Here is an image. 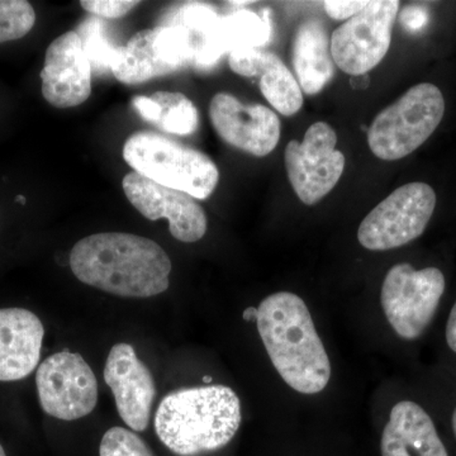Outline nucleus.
I'll return each instance as SVG.
<instances>
[{
    "label": "nucleus",
    "instance_id": "nucleus-1",
    "mask_svg": "<svg viewBox=\"0 0 456 456\" xmlns=\"http://www.w3.org/2000/svg\"><path fill=\"white\" fill-rule=\"evenodd\" d=\"M70 268L82 283L126 298H150L170 285L171 260L164 248L132 233L84 237L71 250Z\"/></svg>",
    "mask_w": 456,
    "mask_h": 456
},
{
    "label": "nucleus",
    "instance_id": "nucleus-2",
    "mask_svg": "<svg viewBox=\"0 0 456 456\" xmlns=\"http://www.w3.org/2000/svg\"><path fill=\"white\" fill-rule=\"evenodd\" d=\"M257 331L285 383L303 395H317L331 378V362L305 301L278 292L257 308Z\"/></svg>",
    "mask_w": 456,
    "mask_h": 456
},
{
    "label": "nucleus",
    "instance_id": "nucleus-3",
    "mask_svg": "<svg viewBox=\"0 0 456 456\" xmlns=\"http://www.w3.org/2000/svg\"><path fill=\"white\" fill-rule=\"evenodd\" d=\"M241 422V402L235 391L217 384L165 395L155 415V431L174 454L198 456L228 445Z\"/></svg>",
    "mask_w": 456,
    "mask_h": 456
},
{
    "label": "nucleus",
    "instance_id": "nucleus-4",
    "mask_svg": "<svg viewBox=\"0 0 456 456\" xmlns=\"http://www.w3.org/2000/svg\"><path fill=\"white\" fill-rule=\"evenodd\" d=\"M123 159L141 175L194 200L212 196L220 180L217 165L209 156L156 132L131 134L123 146Z\"/></svg>",
    "mask_w": 456,
    "mask_h": 456
},
{
    "label": "nucleus",
    "instance_id": "nucleus-5",
    "mask_svg": "<svg viewBox=\"0 0 456 456\" xmlns=\"http://www.w3.org/2000/svg\"><path fill=\"white\" fill-rule=\"evenodd\" d=\"M445 113V99L436 86L417 84L375 117L368 145L380 160H401L424 145Z\"/></svg>",
    "mask_w": 456,
    "mask_h": 456
},
{
    "label": "nucleus",
    "instance_id": "nucleus-6",
    "mask_svg": "<svg viewBox=\"0 0 456 456\" xmlns=\"http://www.w3.org/2000/svg\"><path fill=\"white\" fill-rule=\"evenodd\" d=\"M445 277L437 268L417 270L407 263L389 270L380 302L389 325L404 340L424 334L445 292Z\"/></svg>",
    "mask_w": 456,
    "mask_h": 456
},
{
    "label": "nucleus",
    "instance_id": "nucleus-7",
    "mask_svg": "<svg viewBox=\"0 0 456 456\" xmlns=\"http://www.w3.org/2000/svg\"><path fill=\"white\" fill-rule=\"evenodd\" d=\"M436 207V194L425 183L402 185L362 220L358 240L370 251L401 248L425 232Z\"/></svg>",
    "mask_w": 456,
    "mask_h": 456
},
{
    "label": "nucleus",
    "instance_id": "nucleus-8",
    "mask_svg": "<svg viewBox=\"0 0 456 456\" xmlns=\"http://www.w3.org/2000/svg\"><path fill=\"white\" fill-rule=\"evenodd\" d=\"M398 9L397 0H373L338 27L331 36L335 65L351 77L368 74L379 65L391 46Z\"/></svg>",
    "mask_w": 456,
    "mask_h": 456
},
{
    "label": "nucleus",
    "instance_id": "nucleus-9",
    "mask_svg": "<svg viewBox=\"0 0 456 456\" xmlns=\"http://www.w3.org/2000/svg\"><path fill=\"white\" fill-rule=\"evenodd\" d=\"M338 134L325 122L312 125L299 143L292 140L285 147L288 179L297 196L307 206L325 198L340 180L345 156L336 150Z\"/></svg>",
    "mask_w": 456,
    "mask_h": 456
},
{
    "label": "nucleus",
    "instance_id": "nucleus-10",
    "mask_svg": "<svg viewBox=\"0 0 456 456\" xmlns=\"http://www.w3.org/2000/svg\"><path fill=\"white\" fill-rule=\"evenodd\" d=\"M42 410L62 421L90 415L97 406L98 382L83 356L60 351L42 362L36 373Z\"/></svg>",
    "mask_w": 456,
    "mask_h": 456
},
{
    "label": "nucleus",
    "instance_id": "nucleus-11",
    "mask_svg": "<svg viewBox=\"0 0 456 456\" xmlns=\"http://www.w3.org/2000/svg\"><path fill=\"white\" fill-rule=\"evenodd\" d=\"M122 187L132 206L147 220L167 218L174 239L191 244L206 235V213L188 193L158 184L136 171L123 178Z\"/></svg>",
    "mask_w": 456,
    "mask_h": 456
},
{
    "label": "nucleus",
    "instance_id": "nucleus-12",
    "mask_svg": "<svg viewBox=\"0 0 456 456\" xmlns=\"http://www.w3.org/2000/svg\"><path fill=\"white\" fill-rule=\"evenodd\" d=\"M213 128L228 145L264 158L281 140V119L263 104H244L228 93H217L209 104Z\"/></svg>",
    "mask_w": 456,
    "mask_h": 456
},
{
    "label": "nucleus",
    "instance_id": "nucleus-13",
    "mask_svg": "<svg viewBox=\"0 0 456 456\" xmlns=\"http://www.w3.org/2000/svg\"><path fill=\"white\" fill-rule=\"evenodd\" d=\"M104 380L112 389L123 422L131 430L145 431L156 395L154 377L130 344L119 342L110 349Z\"/></svg>",
    "mask_w": 456,
    "mask_h": 456
},
{
    "label": "nucleus",
    "instance_id": "nucleus-14",
    "mask_svg": "<svg viewBox=\"0 0 456 456\" xmlns=\"http://www.w3.org/2000/svg\"><path fill=\"white\" fill-rule=\"evenodd\" d=\"M92 73L79 35L66 32L47 47L40 75L42 95L56 108L80 106L92 94Z\"/></svg>",
    "mask_w": 456,
    "mask_h": 456
},
{
    "label": "nucleus",
    "instance_id": "nucleus-15",
    "mask_svg": "<svg viewBox=\"0 0 456 456\" xmlns=\"http://www.w3.org/2000/svg\"><path fill=\"white\" fill-rule=\"evenodd\" d=\"M45 329L23 308L0 310V382L25 379L37 368Z\"/></svg>",
    "mask_w": 456,
    "mask_h": 456
},
{
    "label": "nucleus",
    "instance_id": "nucleus-16",
    "mask_svg": "<svg viewBox=\"0 0 456 456\" xmlns=\"http://www.w3.org/2000/svg\"><path fill=\"white\" fill-rule=\"evenodd\" d=\"M380 449L382 456H449L431 417L412 401L392 408Z\"/></svg>",
    "mask_w": 456,
    "mask_h": 456
},
{
    "label": "nucleus",
    "instance_id": "nucleus-17",
    "mask_svg": "<svg viewBox=\"0 0 456 456\" xmlns=\"http://www.w3.org/2000/svg\"><path fill=\"white\" fill-rule=\"evenodd\" d=\"M270 35L269 9H263L259 14L246 9L237 11L220 18L218 25L197 50L194 64L200 68H211L226 53L237 49H261L268 44Z\"/></svg>",
    "mask_w": 456,
    "mask_h": 456
},
{
    "label": "nucleus",
    "instance_id": "nucleus-18",
    "mask_svg": "<svg viewBox=\"0 0 456 456\" xmlns=\"http://www.w3.org/2000/svg\"><path fill=\"white\" fill-rule=\"evenodd\" d=\"M292 62L302 92L316 95L335 77L331 38L320 20L303 22L294 36Z\"/></svg>",
    "mask_w": 456,
    "mask_h": 456
},
{
    "label": "nucleus",
    "instance_id": "nucleus-19",
    "mask_svg": "<svg viewBox=\"0 0 456 456\" xmlns=\"http://www.w3.org/2000/svg\"><path fill=\"white\" fill-rule=\"evenodd\" d=\"M110 71L118 82L136 86L176 70L161 53L154 28L137 32L125 46L119 47Z\"/></svg>",
    "mask_w": 456,
    "mask_h": 456
},
{
    "label": "nucleus",
    "instance_id": "nucleus-20",
    "mask_svg": "<svg viewBox=\"0 0 456 456\" xmlns=\"http://www.w3.org/2000/svg\"><path fill=\"white\" fill-rule=\"evenodd\" d=\"M260 90L264 97L279 113L285 117L298 113L303 106V92L296 77L281 61V57L273 53L268 66L261 74Z\"/></svg>",
    "mask_w": 456,
    "mask_h": 456
},
{
    "label": "nucleus",
    "instance_id": "nucleus-21",
    "mask_svg": "<svg viewBox=\"0 0 456 456\" xmlns=\"http://www.w3.org/2000/svg\"><path fill=\"white\" fill-rule=\"evenodd\" d=\"M161 106V116L156 123L160 130L178 136L194 134L200 126V114L191 99L182 93L158 92L151 95Z\"/></svg>",
    "mask_w": 456,
    "mask_h": 456
},
{
    "label": "nucleus",
    "instance_id": "nucleus-22",
    "mask_svg": "<svg viewBox=\"0 0 456 456\" xmlns=\"http://www.w3.org/2000/svg\"><path fill=\"white\" fill-rule=\"evenodd\" d=\"M77 33L82 40L84 53L93 70L98 74L110 71V66L121 46L114 44L110 36H108L106 23L101 18L89 17L80 25Z\"/></svg>",
    "mask_w": 456,
    "mask_h": 456
},
{
    "label": "nucleus",
    "instance_id": "nucleus-23",
    "mask_svg": "<svg viewBox=\"0 0 456 456\" xmlns=\"http://www.w3.org/2000/svg\"><path fill=\"white\" fill-rule=\"evenodd\" d=\"M36 23V12L26 0H0V44L25 37Z\"/></svg>",
    "mask_w": 456,
    "mask_h": 456
},
{
    "label": "nucleus",
    "instance_id": "nucleus-24",
    "mask_svg": "<svg viewBox=\"0 0 456 456\" xmlns=\"http://www.w3.org/2000/svg\"><path fill=\"white\" fill-rule=\"evenodd\" d=\"M220 18L217 12L209 5L189 3L176 11L173 17V22L167 23V25L180 26L187 29L196 40L198 50L200 44L211 35L213 29L218 25Z\"/></svg>",
    "mask_w": 456,
    "mask_h": 456
},
{
    "label": "nucleus",
    "instance_id": "nucleus-25",
    "mask_svg": "<svg viewBox=\"0 0 456 456\" xmlns=\"http://www.w3.org/2000/svg\"><path fill=\"white\" fill-rule=\"evenodd\" d=\"M99 456H154L139 435L123 428H110L102 437Z\"/></svg>",
    "mask_w": 456,
    "mask_h": 456
},
{
    "label": "nucleus",
    "instance_id": "nucleus-26",
    "mask_svg": "<svg viewBox=\"0 0 456 456\" xmlns=\"http://www.w3.org/2000/svg\"><path fill=\"white\" fill-rule=\"evenodd\" d=\"M273 53L263 49H237L230 53L228 64L233 73L245 77H260Z\"/></svg>",
    "mask_w": 456,
    "mask_h": 456
},
{
    "label": "nucleus",
    "instance_id": "nucleus-27",
    "mask_svg": "<svg viewBox=\"0 0 456 456\" xmlns=\"http://www.w3.org/2000/svg\"><path fill=\"white\" fill-rule=\"evenodd\" d=\"M140 2L131 0H82L80 5L98 18H122L136 8Z\"/></svg>",
    "mask_w": 456,
    "mask_h": 456
},
{
    "label": "nucleus",
    "instance_id": "nucleus-28",
    "mask_svg": "<svg viewBox=\"0 0 456 456\" xmlns=\"http://www.w3.org/2000/svg\"><path fill=\"white\" fill-rule=\"evenodd\" d=\"M368 2H354V0H327L325 12L327 16L335 20H350L367 7Z\"/></svg>",
    "mask_w": 456,
    "mask_h": 456
},
{
    "label": "nucleus",
    "instance_id": "nucleus-29",
    "mask_svg": "<svg viewBox=\"0 0 456 456\" xmlns=\"http://www.w3.org/2000/svg\"><path fill=\"white\" fill-rule=\"evenodd\" d=\"M399 22L410 32H419L428 22V12L419 5H410L399 14Z\"/></svg>",
    "mask_w": 456,
    "mask_h": 456
},
{
    "label": "nucleus",
    "instance_id": "nucleus-30",
    "mask_svg": "<svg viewBox=\"0 0 456 456\" xmlns=\"http://www.w3.org/2000/svg\"><path fill=\"white\" fill-rule=\"evenodd\" d=\"M132 107L145 121L156 126L161 116V106L152 97L139 95L132 99Z\"/></svg>",
    "mask_w": 456,
    "mask_h": 456
},
{
    "label": "nucleus",
    "instance_id": "nucleus-31",
    "mask_svg": "<svg viewBox=\"0 0 456 456\" xmlns=\"http://www.w3.org/2000/svg\"><path fill=\"white\" fill-rule=\"evenodd\" d=\"M446 342H448L450 349L456 354V302L450 312L448 323H446Z\"/></svg>",
    "mask_w": 456,
    "mask_h": 456
},
{
    "label": "nucleus",
    "instance_id": "nucleus-32",
    "mask_svg": "<svg viewBox=\"0 0 456 456\" xmlns=\"http://www.w3.org/2000/svg\"><path fill=\"white\" fill-rule=\"evenodd\" d=\"M369 84H370V77H369L368 74L351 77L350 79V86H353V89L356 90L367 89Z\"/></svg>",
    "mask_w": 456,
    "mask_h": 456
},
{
    "label": "nucleus",
    "instance_id": "nucleus-33",
    "mask_svg": "<svg viewBox=\"0 0 456 456\" xmlns=\"http://www.w3.org/2000/svg\"><path fill=\"white\" fill-rule=\"evenodd\" d=\"M257 314H259V312H257V308L248 307L244 311L242 317H244L245 321H256Z\"/></svg>",
    "mask_w": 456,
    "mask_h": 456
},
{
    "label": "nucleus",
    "instance_id": "nucleus-34",
    "mask_svg": "<svg viewBox=\"0 0 456 456\" xmlns=\"http://www.w3.org/2000/svg\"><path fill=\"white\" fill-rule=\"evenodd\" d=\"M452 430H454L455 437H456V408L454 413H452Z\"/></svg>",
    "mask_w": 456,
    "mask_h": 456
},
{
    "label": "nucleus",
    "instance_id": "nucleus-35",
    "mask_svg": "<svg viewBox=\"0 0 456 456\" xmlns=\"http://www.w3.org/2000/svg\"><path fill=\"white\" fill-rule=\"evenodd\" d=\"M16 202L20 203V204H26V198L23 196H18L16 198Z\"/></svg>",
    "mask_w": 456,
    "mask_h": 456
},
{
    "label": "nucleus",
    "instance_id": "nucleus-36",
    "mask_svg": "<svg viewBox=\"0 0 456 456\" xmlns=\"http://www.w3.org/2000/svg\"><path fill=\"white\" fill-rule=\"evenodd\" d=\"M203 380L206 383H209V382H212V378L211 377H204Z\"/></svg>",
    "mask_w": 456,
    "mask_h": 456
},
{
    "label": "nucleus",
    "instance_id": "nucleus-37",
    "mask_svg": "<svg viewBox=\"0 0 456 456\" xmlns=\"http://www.w3.org/2000/svg\"><path fill=\"white\" fill-rule=\"evenodd\" d=\"M0 456H7V454H5L4 449H3L2 445H0Z\"/></svg>",
    "mask_w": 456,
    "mask_h": 456
}]
</instances>
